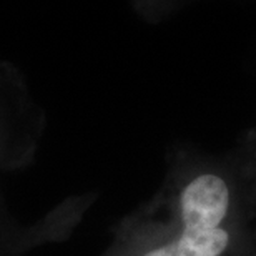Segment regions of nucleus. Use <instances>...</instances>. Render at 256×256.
<instances>
[{
  "instance_id": "obj_1",
  "label": "nucleus",
  "mask_w": 256,
  "mask_h": 256,
  "mask_svg": "<svg viewBox=\"0 0 256 256\" xmlns=\"http://www.w3.org/2000/svg\"><path fill=\"white\" fill-rule=\"evenodd\" d=\"M182 230L173 242L146 252L143 256H223L232 243L224 226L232 190L216 173H202L183 188L178 198Z\"/></svg>"
}]
</instances>
